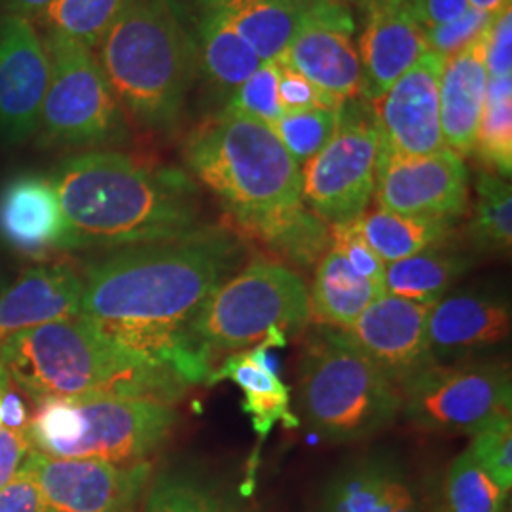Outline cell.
<instances>
[{
  "label": "cell",
  "mask_w": 512,
  "mask_h": 512,
  "mask_svg": "<svg viewBox=\"0 0 512 512\" xmlns=\"http://www.w3.org/2000/svg\"><path fill=\"white\" fill-rule=\"evenodd\" d=\"M243 255L236 236L215 228L124 247L86 266L82 319L131 355L200 384L213 365L194 342V323Z\"/></svg>",
  "instance_id": "obj_1"
},
{
  "label": "cell",
  "mask_w": 512,
  "mask_h": 512,
  "mask_svg": "<svg viewBox=\"0 0 512 512\" xmlns=\"http://www.w3.org/2000/svg\"><path fill=\"white\" fill-rule=\"evenodd\" d=\"M69 228V249L135 247L200 230V209L181 171L128 154L92 150L50 175Z\"/></svg>",
  "instance_id": "obj_2"
},
{
  "label": "cell",
  "mask_w": 512,
  "mask_h": 512,
  "mask_svg": "<svg viewBox=\"0 0 512 512\" xmlns=\"http://www.w3.org/2000/svg\"><path fill=\"white\" fill-rule=\"evenodd\" d=\"M0 372L35 403L148 399L177 403L188 384L128 353L82 317L23 330L0 344Z\"/></svg>",
  "instance_id": "obj_3"
},
{
  "label": "cell",
  "mask_w": 512,
  "mask_h": 512,
  "mask_svg": "<svg viewBox=\"0 0 512 512\" xmlns=\"http://www.w3.org/2000/svg\"><path fill=\"white\" fill-rule=\"evenodd\" d=\"M183 156L239 226L262 243L308 211L302 167L274 129L255 118L222 110L188 135Z\"/></svg>",
  "instance_id": "obj_4"
},
{
  "label": "cell",
  "mask_w": 512,
  "mask_h": 512,
  "mask_svg": "<svg viewBox=\"0 0 512 512\" xmlns=\"http://www.w3.org/2000/svg\"><path fill=\"white\" fill-rule=\"evenodd\" d=\"M97 50L110 90L135 122L154 131L181 122L200 67L177 0H128Z\"/></svg>",
  "instance_id": "obj_5"
},
{
  "label": "cell",
  "mask_w": 512,
  "mask_h": 512,
  "mask_svg": "<svg viewBox=\"0 0 512 512\" xmlns=\"http://www.w3.org/2000/svg\"><path fill=\"white\" fill-rule=\"evenodd\" d=\"M298 410L321 439H366L397 420L401 389L344 330L323 327L300 359Z\"/></svg>",
  "instance_id": "obj_6"
},
{
  "label": "cell",
  "mask_w": 512,
  "mask_h": 512,
  "mask_svg": "<svg viewBox=\"0 0 512 512\" xmlns=\"http://www.w3.org/2000/svg\"><path fill=\"white\" fill-rule=\"evenodd\" d=\"M177 421L173 404L160 401L48 399L25 431L33 450L46 456L131 465L160 450Z\"/></svg>",
  "instance_id": "obj_7"
},
{
  "label": "cell",
  "mask_w": 512,
  "mask_h": 512,
  "mask_svg": "<svg viewBox=\"0 0 512 512\" xmlns=\"http://www.w3.org/2000/svg\"><path fill=\"white\" fill-rule=\"evenodd\" d=\"M310 321L308 285L287 264L258 258L228 277L205 300L194 323V342L213 365L219 351H241L270 330L298 332Z\"/></svg>",
  "instance_id": "obj_8"
},
{
  "label": "cell",
  "mask_w": 512,
  "mask_h": 512,
  "mask_svg": "<svg viewBox=\"0 0 512 512\" xmlns=\"http://www.w3.org/2000/svg\"><path fill=\"white\" fill-rule=\"evenodd\" d=\"M50 82L38 120L44 147L97 148L116 143L126 133L124 109L93 50L46 31Z\"/></svg>",
  "instance_id": "obj_9"
},
{
  "label": "cell",
  "mask_w": 512,
  "mask_h": 512,
  "mask_svg": "<svg viewBox=\"0 0 512 512\" xmlns=\"http://www.w3.org/2000/svg\"><path fill=\"white\" fill-rule=\"evenodd\" d=\"M380 131L374 107L344 101L340 128L310 162L302 165V198L325 224L363 217L374 196Z\"/></svg>",
  "instance_id": "obj_10"
},
{
  "label": "cell",
  "mask_w": 512,
  "mask_h": 512,
  "mask_svg": "<svg viewBox=\"0 0 512 512\" xmlns=\"http://www.w3.org/2000/svg\"><path fill=\"white\" fill-rule=\"evenodd\" d=\"M401 412L427 433H475L511 414L509 368L494 363H431L399 385Z\"/></svg>",
  "instance_id": "obj_11"
},
{
  "label": "cell",
  "mask_w": 512,
  "mask_h": 512,
  "mask_svg": "<svg viewBox=\"0 0 512 512\" xmlns=\"http://www.w3.org/2000/svg\"><path fill=\"white\" fill-rule=\"evenodd\" d=\"M23 467L35 478L46 512H133L152 475L148 461L120 465L37 450L27 454Z\"/></svg>",
  "instance_id": "obj_12"
},
{
  "label": "cell",
  "mask_w": 512,
  "mask_h": 512,
  "mask_svg": "<svg viewBox=\"0 0 512 512\" xmlns=\"http://www.w3.org/2000/svg\"><path fill=\"white\" fill-rule=\"evenodd\" d=\"M469 171L444 148L427 156H403L380 148L374 196L378 207L423 219H459L469 207Z\"/></svg>",
  "instance_id": "obj_13"
},
{
  "label": "cell",
  "mask_w": 512,
  "mask_h": 512,
  "mask_svg": "<svg viewBox=\"0 0 512 512\" xmlns=\"http://www.w3.org/2000/svg\"><path fill=\"white\" fill-rule=\"evenodd\" d=\"M355 21L344 0H311L308 16L275 61L340 101L361 92V61L353 44Z\"/></svg>",
  "instance_id": "obj_14"
},
{
  "label": "cell",
  "mask_w": 512,
  "mask_h": 512,
  "mask_svg": "<svg viewBox=\"0 0 512 512\" xmlns=\"http://www.w3.org/2000/svg\"><path fill=\"white\" fill-rule=\"evenodd\" d=\"M442 65L444 57L425 48L420 59L372 103L382 150L427 156L446 148L439 112Z\"/></svg>",
  "instance_id": "obj_15"
},
{
  "label": "cell",
  "mask_w": 512,
  "mask_h": 512,
  "mask_svg": "<svg viewBox=\"0 0 512 512\" xmlns=\"http://www.w3.org/2000/svg\"><path fill=\"white\" fill-rule=\"evenodd\" d=\"M50 82L44 38L29 19L0 18V139L18 145L35 135Z\"/></svg>",
  "instance_id": "obj_16"
},
{
  "label": "cell",
  "mask_w": 512,
  "mask_h": 512,
  "mask_svg": "<svg viewBox=\"0 0 512 512\" xmlns=\"http://www.w3.org/2000/svg\"><path fill=\"white\" fill-rule=\"evenodd\" d=\"M431 306L385 293L342 330L391 382L401 385L435 363L427 340Z\"/></svg>",
  "instance_id": "obj_17"
},
{
  "label": "cell",
  "mask_w": 512,
  "mask_h": 512,
  "mask_svg": "<svg viewBox=\"0 0 512 512\" xmlns=\"http://www.w3.org/2000/svg\"><path fill=\"white\" fill-rule=\"evenodd\" d=\"M365 31L359 42L361 92L376 103L425 52L423 31L406 0H363Z\"/></svg>",
  "instance_id": "obj_18"
},
{
  "label": "cell",
  "mask_w": 512,
  "mask_h": 512,
  "mask_svg": "<svg viewBox=\"0 0 512 512\" xmlns=\"http://www.w3.org/2000/svg\"><path fill=\"white\" fill-rule=\"evenodd\" d=\"M0 239L31 258L69 251V228L50 175L27 171L0 184Z\"/></svg>",
  "instance_id": "obj_19"
},
{
  "label": "cell",
  "mask_w": 512,
  "mask_h": 512,
  "mask_svg": "<svg viewBox=\"0 0 512 512\" xmlns=\"http://www.w3.org/2000/svg\"><path fill=\"white\" fill-rule=\"evenodd\" d=\"M511 306L492 294L442 296L429 310L427 340L435 363L503 344L511 336Z\"/></svg>",
  "instance_id": "obj_20"
},
{
  "label": "cell",
  "mask_w": 512,
  "mask_h": 512,
  "mask_svg": "<svg viewBox=\"0 0 512 512\" xmlns=\"http://www.w3.org/2000/svg\"><path fill=\"white\" fill-rule=\"evenodd\" d=\"M287 340V332L272 329L264 342L249 351L228 355L224 363L207 376V384L230 380L243 391V410L253 421L260 440L274 429L277 421H283L287 427L300 423L291 412V389L281 382L270 355V349L287 346Z\"/></svg>",
  "instance_id": "obj_21"
},
{
  "label": "cell",
  "mask_w": 512,
  "mask_h": 512,
  "mask_svg": "<svg viewBox=\"0 0 512 512\" xmlns=\"http://www.w3.org/2000/svg\"><path fill=\"white\" fill-rule=\"evenodd\" d=\"M82 275L71 266L31 268L0 296V344L23 330L82 317Z\"/></svg>",
  "instance_id": "obj_22"
},
{
  "label": "cell",
  "mask_w": 512,
  "mask_h": 512,
  "mask_svg": "<svg viewBox=\"0 0 512 512\" xmlns=\"http://www.w3.org/2000/svg\"><path fill=\"white\" fill-rule=\"evenodd\" d=\"M480 38L469 48L446 57L440 73V131L446 148L459 158L475 150L476 129L484 105L488 73Z\"/></svg>",
  "instance_id": "obj_23"
},
{
  "label": "cell",
  "mask_w": 512,
  "mask_h": 512,
  "mask_svg": "<svg viewBox=\"0 0 512 512\" xmlns=\"http://www.w3.org/2000/svg\"><path fill=\"white\" fill-rule=\"evenodd\" d=\"M183 16L196 46L200 73L220 93L232 95L264 63L224 19L202 2L192 0V8H183Z\"/></svg>",
  "instance_id": "obj_24"
},
{
  "label": "cell",
  "mask_w": 512,
  "mask_h": 512,
  "mask_svg": "<svg viewBox=\"0 0 512 512\" xmlns=\"http://www.w3.org/2000/svg\"><path fill=\"white\" fill-rule=\"evenodd\" d=\"M224 19L262 61H277L308 16L311 0H198Z\"/></svg>",
  "instance_id": "obj_25"
},
{
  "label": "cell",
  "mask_w": 512,
  "mask_h": 512,
  "mask_svg": "<svg viewBox=\"0 0 512 512\" xmlns=\"http://www.w3.org/2000/svg\"><path fill=\"white\" fill-rule=\"evenodd\" d=\"M418 505L397 465L366 459L332 478L321 512H406Z\"/></svg>",
  "instance_id": "obj_26"
},
{
  "label": "cell",
  "mask_w": 512,
  "mask_h": 512,
  "mask_svg": "<svg viewBox=\"0 0 512 512\" xmlns=\"http://www.w3.org/2000/svg\"><path fill=\"white\" fill-rule=\"evenodd\" d=\"M382 294L378 285L359 274L346 256L330 245L315 266L308 291L310 319L329 329H348Z\"/></svg>",
  "instance_id": "obj_27"
},
{
  "label": "cell",
  "mask_w": 512,
  "mask_h": 512,
  "mask_svg": "<svg viewBox=\"0 0 512 512\" xmlns=\"http://www.w3.org/2000/svg\"><path fill=\"white\" fill-rule=\"evenodd\" d=\"M357 224L372 251L380 256L384 264H391L442 247V243L452 234L454 222L408 217L376 207L374 211L359 217Z\"/></svg>",
  "instance_id": "obj_28"
},
{
  "label": "cell",
  "mask_w": 512,
  "mask_h": 512,
  "mask_svg": "<svg viewBox=\"0 0 512 512\" xmlns=\"http://www.w3.org/2000/svg\"><path fill=\"white\" fill-rule=\"evenodd\" d=\"M469 268L471 260L467 256L435 247L385 264V293L420 304H435Z\"/></svg>",
  "instance_id": "obj_29"
},
{
  "label": "cell",
  "mask_w": 512,
  "mask_h": 512,
  "mask_svg": "<svg viewBox=\"0 0 512 512\" xmlns=\"http://www.w3.org/2000/svg\"><path fill=\"white\" fill-rule=\"evenodd\" d=\"M467 234L476 251L505 255L512 245V188L492 171L478 175Z\"/></svg>",
  "instance_id": "obj_30"
},
{
  "label": "cell",
  "mask_w": 512,
  "mask_h": 512,
  "mask_svg": "<svg viewBox=\"0 0 512 512\" xmlns=\"http://www.w3.org/2000/svg\"><path fill=\"white\" fill-rule=\"evenodd\" d=\"M475 150L492 173L503 179L511 177L512 76H488Z\"/></svg>",
  "instance_id": "obj_31"
},
{
  "label": "cell",
  "mask_w": 512,
  "mask_h": 512,
  "mask_svg": "<svg viewBox=\"0 0 512 512\" xmlns=\"http://www.w3.org/2000/svg\"><path fill=\"white\" fill-rule=\"evenodd\" d=\"M128 0H57L42 19L48 31L95 50Z\"/></svg>",
  "instance_id": "obj_32"
},
{
  "label": "cell",
  "mask_w": 512,
  "mask_h": 512,
  "mask_svg": "<svg viewBox=\"0 0 512 512\" xmlns=\"http://www.w3.org/2000/svg\"><path fill=\"white\" fill-rule=\"evenodd\" d=\"M145 512H238L219 490L192 473H164L150 488Z\"/></svg>",
  "instance_id": "obj_33"
},
{
  "label": "cell",
  "mask_w": 512,
  "mask_h": 512,
  "mask_svg": "<svg viewBox=\"0 0 512 512\" xmlns=\"http://www.w3.org/2000/svg\"><path fill=\"white\" fill-rule=\"evenodd\" d=\"M507 494L467 450L452 461L444 480L446 512H503Z\"/></svg>",
  "instance_id": "obj_34"
},
{
  "label": "cell",
  "mask_w": 512,
  "mask_h": 512,
  "mask_svg": "<svg viewBox=\"0 0 512 512\" xmlns=\"http://www.w3.org/2000/svg\"><path fill=\"white\" fill-rule=\"evenodd\" d=\"M340 116L342 107L300 110L283 114L270 128L274 129L277 139L293 156L294 162L302 167L329 145L340 128Z\"/></svg>",
  "instance_id": "obj_35"
},
{
  "label": "cell",
  "mask_w": 512,
  "mask_h": 512,
  "mask_svg": "<svg viewBox=\"0 0 512 512\" xmlns=\"http://www.w3.org/2000/svg\"><path fill=\"white\" fill-rule=\"evenodd\" d=\"M277 82H279V65L275 61H264L255 73L251 74L238 90L230 95L224 110L238 112L243 116L255 118L258 122H264L268 126H274L275 122L285 114L279 103Z\"/></svg>",
  "instance_id": "obj_36"
},
{
  "label": "cell",
  "mask_w": 512,
  "mask_h": 512,
  "mask_svg": "<svg viewBox=\"0 0 512 512\" xmlns=\"http://www.w3.org/2000/svg\"><path fill=\"white\" fill-rule=\"evenodd\" d=\"M476 463L503 490L512 486V421L511 414L499 416L473 433L467 448Z\"/></svg>",
  "instance_id": "obj_37"
},
{
  "label": "cell",
  "mask_w": 512,
  "mask_h": 512,
  "mask_svg": "<svg viewBox=\"0 0 512 512\" xmlns=\"http://www.w3.org/2000/svg\"><path fill=\"white\" fill-rule=\"evenodd\" d=\"M494 18L495 16L469 8L461 18L454 19L450 23L437 25L431 29H421L423 44L427 50L446 59L450 55L469 48L473 42L482 37Z\"/></svg>",
  "instance_id": "obj_38"
},
{
  "label": "cell",
  "mask_w": 512,
  "mask_h": 512,
  "mask_svg": "<svg viewBox=\"0 0 512 512\" xmlns=\"http://www.w3.org/2000/svg\"><path fill=\"white\" fill-rule=\"evenodd\" d=\"M330 245L346 256V260L359 274L370 279L385 293V264L380 260V256L372 251V247L366 243V239L363 238V234L359 230L357 220L344 222V224H332L330 226Z\"/></svg>",
  "instance_id": "obj_39"
},
{
  "label": "cell",
  "mask_w": 512,
  "mask_h": 512,
  "mask_svg": "<svg viewBox=\"0 0 512 512\" xmlns=\"http://www.w3.org/2000/svg\"><path fill=\"white\" fill-rule=\"evenodd\" d=\"M277 93H279L281 109L285 114L310 109H340L344 103V101L332 97L330 93L319 90L302 74L296 73L289 67H283V65H279Z\"/></svg>",
  "instance_id": "obj_40"
},
{
  "label": "cell",
  "mask_w": 512,
  "mask_h": 512,
  "mask_svg": "<svg viewBox=\"0 0 512 512\" xmlns=\"http://www.w3.org/2000/svg\"><path fill=\"white\" fill-rule=\"evenodd\" d=\"M488 76H512V10L499 12L480 38Z\"/></svg>",
  "instance_id": "obj_41"
},
{
  "label": "cell",
  "mask_w": 512,
  "mask_h": 512,
  "mask_svg": "<svg viewBox=\"0 0 512 512\" xmlns=\"http://www.w3.org/2000/svg\"><path fill=\"white\" fill-rule=\"evenodd\" d=\"M0 512H46L33 475L23 467L0 490Z\"/></svg>",
  "instance_id": "obj_42"
},
{
  "label": "cell",
  "mask_w": 512,
  "mask_h": 512,
  "mask_svg": "<svg viewBox=\"0 0 512 512\" xmlns=\"http://www.w3.org/2000/svg\"><path fill=\"white\" fill-rule=\"evenodd\" d=\"M29 448L25 429H0V490L18 473Z\"/></svg>",
  "instance_id": "obj_43"
},
{
  "label": "cell",
  "mask_w": 512,
  "mask_h": 512,
  "mask_svg": "<svg viewBox=\"0 0 512 512\" xmlns=\"http://www.w3.org/2000/svg\"><path fill=\"white\" fill-rule=\"evenodd\" d=\"M414 18L418 19L421 29H431L437 25L450 23L461 18L469 4L467 0H406Z\"/></svg>",
  "instance_id": "obj_44"
},
{
  "label": "cell",
  "mask_w": 512,
  "mask_h": 512,
  "mask_svg": "<svg viewBox=\"0 0 512 512\" xmlns=\"http://www.w3.org/2000/svg\"><path fill=\"white\" fill-rule=\"evenodd\" d=\"M0 421L6 429H25L29 425V412L16 391H4L0 403Z\"/></svg>",
  "instance_id": "obj_45"
},
{
  "label": "cell",
  "mask_w": 512,
  "mask_h": 512,
  "mask_svg": "<svg viewBox=\"0 0 512 512\" xmlns=\"http://www.w3.org/2000/svg\"><path fill=\"white\" fill-rule=\"evenodd\" d=\"M57 0H4L6 14L19 18L42 21Z\"/></svg>",
  "instance_id": "obj_46"
},
{
  "label": "cell",
  "mask_w": 512,
  "mask_h": 512,
  "mask_svg": "<svg viewBox=\"0 0 512 512\" xmlns=\"http://www.w3.org/2000/svg\"><path fill=\"white\" fill-rule=\"evenodd\" d=\"M469 8L490 14V16H497L499 12H503L505 8L511 6V0H467Z\"/></svg>",
  "instance_id": "obj_47"
},
{
  "label": "cell",
  "mask_w": 512,
  "mask_h": 512,
  "mask_svg": "<svg viewBox=\"0 0 512 512\" xmlns=\"http://www.w3.org/2000/svg\"><path fill=\"white\" fill-rule=\"evenodd\" d=\"M6 380H8V378L2 374V376H0V403H2V393L6 391ZM0 425H2V421H0Z\"/></svg>",
  "instance_id": "obj_48"
},
{
  "label": "cell",
  "mask_w": 512,
  "mask_h": 512,
  "mask_svg": "<svg viewBox=\"0 0 512 512\" xmlns=\"http://www.w3.org/2000/svg\"><path fill=\"white\" fill-rule=\"evenodd\" d=\"M0 376H2V372H0Z\"/></svg>",
  "instance_id": "obj_49"
}]
</instances>
